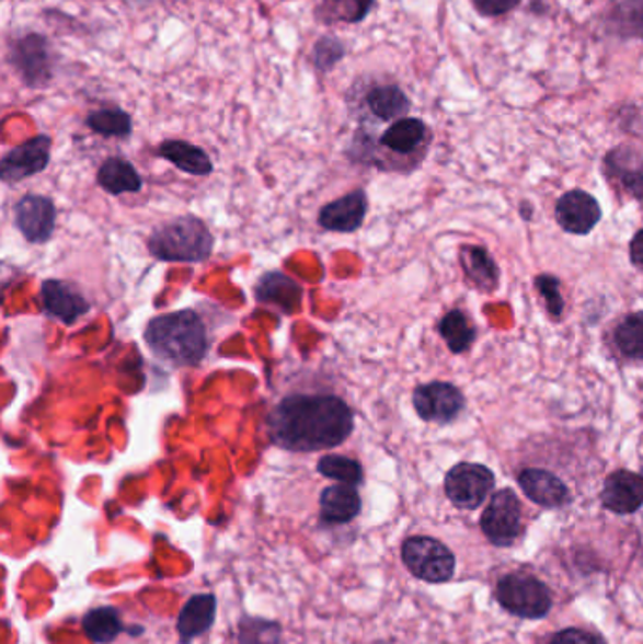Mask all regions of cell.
Instances as JSON below:
<instances>
[{
	"instance_id": "12",
	"label": "cell",
	"mask_w": 643,
	"mask_h": 644,
	"mask_svg": "<svg viewBox=\"0 0 643 644\" xmlns=\"http://www.w3.org/2000/svg\"><path fill=\"white\" fill-rule=\"evenodd\" d=\"M556 222L569 234L585 235L595 229L602 217V209L595 196L585 191H570L561 196L555 208Z\"/></svg>"
},
{
	"instance_id": "3",
	"label": "cell",
	"mask_w": 643,
	"mask_h": 644,
	"mask_svg": "<svg viewBox=\"0 0 643 644\" xmlns=\"http://www.w3.org/2000/svg\"><path fill=\"white\" fill-rule=\"evenodd\" d=\"M149 253L167 262H203L211 255L214 238L197 217H176L159 225L148 240Z\"/></svg>"
},
{
	"instance_id": "14",
	"label": "cell",
	"mask_w": 643,
	"mask_h": 644,
	"mask_svg": "<svg viewBox=\"0 0 643 644\" xmlns=\"http://www.w3.org/2000/svg\"><path fill=\"white\" fill-rule=\"evenodd\" d=\"M517 483L530 502L542 505L546 509H559L570 502L569 486L555 473L542 468L523 470L517 475Z\"/></svg>"
},
{
	"instance_id": "38",
	"label": "cell",
	"mask_w": 643,
	"mask_h": 644,
	"mask_svg": "<svg viewBox=\"0 0 643 644\" xmlns=\"http://www.w3.org/2000/svg\"><path fill=\"white\" fill-rule=\"evenodd\" d=\"M642 475H643V462H642Z\"/></svg>"
},
{
	"instance_id": "32",
	"label": "cell",
	"mask_w": 643,
	"mask_h": 644,
	"mask_svg": "<svg viewBox=\"0 0 643 644\" xmlns=\"http://www.w3.org/2000/svg\"><path fill=\"white\" fill-rule=\"evenodd\" d=\"M346 54L347 49L344 42L336 38V36H332V34H325V36H321V38L313 44V67H315V70L321 72V74H326V72H331L332 68L338 67L342 59L346 57Z\"/></svg>"
},
{
	"instance_id": "19",
	"label": "cell",
	"mask_w": 643,
	"mask_h": 644,
	"mask_svg": "<svg viewBox=\"0 0 643 644\" xmlns=\"http://www.w3.org/2000/svg\"><path fill=\"white\" fill-rule=\"evenodd\" d=\"M462 272L468 283L483 295H493L501 285V269L493 255L481 245H462L461 253Z\"/></svg>"
},
{
	"instance_id": "9",
	"label": "cell",
	"mask_w": 643,
	"mask_h": 644,
	"mask_svg": "<svg viewBox=\"0 0 643 644\" xmlns=\"http://www.w3.org/2000/svg\"><path fill=\"white\" fill-rule=\"evenodd\" d=\"M464 394L455 384L444 381L420 384L413 390V407L417 415L434 424L453 423L464 410Z\"/></svg>"
},
{
	"instance_id": "24",
	"label": "cell",
	"mask_w": 643,
	"mask_h": 644,
	"mask_svg": "<svg viewBox=\"0 0 643 644\" xmlns=\"http://www.w3.org/2000/svg\"><path fill=\"white\" fill-rule=\"evenodd\" d=\"M96 182L110 195H125V193H138L142 188V177L136 172L135 166L122 157H110L102 162Z\"/></svg>"
},
{
	"instance_id": "18",
	"label": "cell",
	"mask_w": 643,
	"mask_h": 644,
	"mask_svg": "<svg viewBox=\"0 0 643 644\" xmlns=\"http://www.w3.org/2000/svg\"><path fill=\"white\" fill-rule=\"evenodd\" d=\"M363 107H365L366 117H372L376 122L394 123L406 117L412 102L399 85L383 83L366 91L363 96Z\"/></svg>"
},
{
	"instance_id": "37",
	"label": "cell",
	"mask_w": 643,
	"mask_h": 644,
	"mask_svg": "<svg viewBox=\"0 0 643 644\" xmlns=\"http://www.w3.org/2000/svg\"><path fill=\"white\" fill-rule=\"evenodd\" d=\"M123 2H127L130 8H143L149 7V4L156 2V0H123Z\"/></svg>"
},
{
	"instance_id": "25",
	"label": "cell",
	"mask_w": 643,
	"mask_h": 644,
	"mask_svg": "<svg viewBox=\"0 0 643 644\" xmlns=\"http://www.w3.org/2000/svg\"><path fill=\"white\" fill-rule=\"evenodd\" d=\"M374 4L376 0H321L315 8V18L323 25H355L368 18Z\"/></svg>"
},
{
	"instance_id": "26",
	"label": "cell",
	"mask_w": 643,
	"mask_h": 644,
	"mask_svg": "<svg viewBox=\"0 0 643 644\" xmlns=\"http://www.w3.org/2000/svg\"><path fill=\"white\" fill-rule=\"evenodd\" d=\"M438 330H440L441 340L455 355L467 353L474 345L475 329L461 309H453L441 317Z\"/></svg>"
},
{
	"instance_id": "10",
	"label": "cell",
	"mask_w": 643,
	"mask_h": 644,
	"mask_svg": "<svg viewBox=\"0 0 643 644\" xmlns=\"http://www.w3.org/2000/svg\"><path fill=\"white\" fill-rule=\"evenodd\" d=\"M51 159V138L38 135L10 149L0 162V177L4 183H18L48 169Z\"/></svg>"
},
{
	"instance_id": "34",
	"label": "cell",
	"mask_w": 643,
	"mask_h": 644,
	"mask_svg": "<svg viewBox=\"0 0 643 644\" xmlns=\"http://www.w3.org/2000/svg\"><path fill=\"white\" fill-rule=\"evenodd\" d=\"M549 644H608L600 637L598 633H590V631L577 630V628H569V630L559 631L549 641Z\"/></svg>"
},
{
	"instance_id": "2",
	"label": "cell",
	"mask_w": 643,
	"mask_h": 644,
	"mask_svg": "<svg viewBox=\"0 0 643 644\" xmlns=\"http://www.w3.org/2000/svg\"><path fill=\"white\" fill-rule=\"evenodd\" d=\"M146 343L157 358L176 368L197 366L210 349L208 330L195 309L156 317L146 329Z\"/></svg>"
},
{
	"instance_id": "1",
	"label": "cell",
	"mask_w": 643,
	"mask_h": 644,
	"mask_svg": "<svg viewBox=\"0 0 643 644\" xmlns=\"http://www.w3.org/2000/svg\"><path fill=\"white\" fill-rule=\"evenodd\" d=\"M353 426L352 407L332 392H292L266 418L272 444L289 452L334 449L352 436Z\"/></svg>"
},
{
	"instance_id": "13",
	"label": "cell",
	"mask_w": 643,
	"mask_h": 644,
	"mask_svg": "<svg viewBox=\"0 0 643 644\" xmlns=\"http://www.w3.org/2000/svg\"><path fill=\"white\" fill-rule=\"evenodd\" d=\"M602 505L616 515H632L643 505V475L617 470L604 481Z\"/></svg>"
},
{
	"instance_id": "6",
	"label": "cell",
	"mask_w": 643,
	"mask_h": 644,
	"mask_svg": "<svg viewBox=\"0 0 643 644\" xmlns=\"http://www.w3.org/2000/svg\"><path fill=\"white\" fill-rule=\"evenodd\" d=\"M496 599L502 609L528 620L546 617L553 605L548 586L542 580L523 573H512L502 577L496 584Z\"/></svg>"
},
{
	"instance_id": "11",
	"label": "cell",
	"mask_w": 643,
	"mask_h": 644,
	"mask_svg": "<svg viewBox=\"0 0 643 644\" xmlns=\"http://www.w3.org/2000/svg\"><path fill=\"white\" fill-rule=\"evenodd\" d=\"M55 221H57V209L48 196L27 195L15 204V227L27 242H48L54 234Z\"/></svg>"
},
{
	"instance_id": "15",
	"label": "cell",
	"mask_w": 643,
	"mask_h": 644,
	"mask_svg": "<svg viewBox=\"0 0 643 644\" xmlns=\"http://www.w3.org/2000/svg\"><path fill=\"white\" fill-rule=\"evenodd\" d=\"M41 296L44 311L65 324H72L91 309L80 290L59 279H48L44 283Z\"/></svg>"
},
{
	"instance_id": "33",
	"label": "cell",
	"mask_w": 643,
	"mask_h": 644,
	"mask_svg": "<svg viewBox=\"0 0 643 644\" xmlns=\"http://www.w3.org/2000/svg\"><path fill=\"white\" fill-rule=\"evenodd\" d=\"M535 287L542 296L549 315L553 319H561L562 311H564V298L561 295V281L556 279V276L540 274L535 277Z\"/></svg>"
},
{
	"instance_id": "31",
	"label": "cell",
	"mask_w": 643,
	"mask_h": 644,
	"mask_svg": "<svg viewBox=\"0 0 643 644\" xmlns=\"http://www.w3.org/2000/svg\"><path fill=\"white\" fill-rule=\"evenodd\" d=\"M611 27L623 38H643V0H624L611 14Z\"/></svg>"
},
{
	"instance_id": "16",
	"label": "cell",
	"mask_w": 643,
	"mask_h": 644,
	"mask_svg": "<svg viewBox=\"0 0 643 644\" xmlns=\"http://www.w3.org/2000/svg\"><path fill=\"white\" fill-rule=\"evenodd\" d=\"M606 174L627 196L643 200V157L638 151L627 146L610 151L606 157Z\"/></svg>"
},
{
	"instance_id": "23",
	"label": "cell",
	"mask_w": 643,
	"mask_h": 644,
	"mask_svg": "<svg viewBox=\"0 0 643 644\" xmlns=\"http://www.w3.org/2000/svg\"><path fill=\"white\" fill-rule=\"evenodd\" d=\"M159 157L172 162L176 169L182 170L185 174L191 175H210L214 170L208 153L198 146H193L190 141L167 140L157 148Z\"/></svg>"
},
{
	"instance_id": "30",
	"label": "cell",
	"mask_w": 643,
	"mask_h": 644,
	"mask_svg": "<svg viewBox=\"0 0 643 644\" xmlns=\"http://www.w3.org/2000/svg\"><path fill=\"white\" fill-rule=\"evenodd\" d=\"M318 471L326 479L338 481L340 484H349V486H357L365 479L363 465L357 460L342 457V455H326V457L321 458L318 463Z\"/></svg>"
},
{
	"instance_id": "17",
	"label": "cell",
	"mask_w": 643,
	"mask_h": 644,
	"mask_svg": "<svg viewBox=\"0 0 643 644\" xmlns=\"http://www.w3.org/2000/svg\"><path fill=\"white\" fill-rule=\"evenodd\" d=\"M368 198L365 191H353L319 211V225L332 232H355L365 221Z\"/></svg>"
},
{
	"instance_id": "8",
	"label": "cell",
	"mask_w": 643,
	"mask_h": 644,
	"mask_svg": "<svg viewBox=\"0 0 643 644\" xmlns=\"http://www.w3.org/2000/svg\"><path fill=\"white\" fill-rule=\"evenodd\" d=\"M523 507L514 491L504 488L493 494L481 515V531L495 547H509L521 536Z\"/></svg>"
},
{
	"instance_id": "28",
	"label": "cell",
	"mask_w": 643,
	"mask_h": 644,
	"mask_svg": "<svg viewBox=\"0 0 643 644\" xmlns=\"http://www.w3.org/2000/svg\"><path fill=\"white\" fill-rule=\"evenodd\" d=\"M93 133L106 138H129L133 135V119L122 107H101L88 115L85 119Z\"/></svg>"
},
{
	"instance_id": "5",
	"label": "cell",
	"mask_w": 643,
	"mask_h": 644,
	"mask_svg": "<svg viewBox=\"0 0 643 644\" xmlns=\"http://www.w3.org/2000/svg\"><path fill=\"white\" fill-rule=\"evenodd\" d=\"M402 562L413 577L425 583H447L453 577V552L434 537L415 536L406 539L402 544Z\"/></svg>"
},
{
	"instance_id": "36",
	"label": "cell",
	"mask_w": 643,
	"mask_h": 644,
	"mask_svg": "<svg viewBox=\"0 0 643 644\" xmlns=\"http://www.w3.org/2000/svg\"><path fill=\"white\" fill-rule=\"evenodd\" d=\"M630 261L634 264V268L643 272V229L638 230L630 242Z\"/></svg>"
},
{
	"instance_id": "20",
	"label": "cell",
	"mask_w": 643,
	"mask_h": 644,
	"mask_svg": "<svg viewBox=\"0 0 643 644\" xmlns=\"http://www.w3.org/2000/svg\"><path fill=\"white\" fill-rule=\"evenodd\" d=\"M428 140V127L417 117H402L380 136V148L397 157H410Z\"/></svg>"
},
{
	"instance_id": "21",
	"label": "cell",
	"mask_w": 643,
	"mask_h": 644,
	"mask_svg": "<svg viewBox=\"0 0 643 644\" xmlns=\"http://www.w3.org/2000/svg\"><path fill=\"white\" fill-rule=\"evenodd\" d=\"M217 601L211 594H198L183 605L182 612L177 617V631L183 643L187 644L193 639L200 637L210 630L216 618Z\"/></svg>"
},
{
	"instance_id": "7",
	"label": "cell",
	"mask_w": 643,
	"mask_h": 644,
	"mask_svg": "<svg viewBox=\"0 0 643 644\" xmlns=\"http://www.w3.org/2000/svg\"><path fill=\"white\" fill-rule=\"evenodd\" d=\"M444 488L455 507L474 510L495 488V473L481 463H457L447 471Z\"/></svg>"
},
{
	"instance_id": "35",
	"label": "cell",
	"mask_w": 643,
	"mask_h": 644,
	"mask_svg": "<svg viewBox=\"0 0 643 644\" xmlns=\"http://www.w3.org/2000/svg\"><path fill=\"white\" fill-rule=\"evenodd\" d=\"M521 0H474V7L483 15L508 14Z\"/></svg>"
},
{
	"instance_id": "27",
	"label": "cell",
	"mask_w": 643,
	"mask_h": 644,
	"mask_svg": "<svg viewBox=\"0 0 643 644\" xmlns=\"http://www.w3.org/2000/svg\"><path fill=\"white\" fill-rule=\"evenodd\" d=\"M82 628L93 643L108 644L123 631L122 617L114 607H99L83 617Z\"/></svg>"
},
{
	"instance_id": "29",
	"label": "cell",
	"mask_w": 643,
	"mask_h": 644,
	"mask_svg": "<svg viewBox=\"0 0 643 644\" xmlns=\"http://www.w3.org/2000/svg\"><path fill=\"white\" fill-rule=\"evenodd\" d=\"M617 349L629 360L643 363V311L630 313L613 332Z\"/></svg>"
},
{
	"instance_id": "4",
	"label": "cell",
	"mask_w": 643,
	"mask_h": 644,
	"mask_svg": "<svg viewBox=\"0 0 643 644\" xmlns=\"http://www.w3.org/2000/svg\"><path fill=\"white\" fill-rule=\"evenodd\" d=\"M8 62L25 88H48L54 80V49L44 34L25 33L15 36L8 46Z\"/></svg>"
},
{
	"instance_id": "22",
	"label": "cell",
	"mask_w": 643,
	"mask_h": 644,
	"mask_svg": "<svg viewBox=\"0 0 643 644\" xmlns=\"http://www.w3.org/2000/svg\"><path fill=\"white\" fill-rule=\"evenodd\" d=\"M321 518L329 524H347L360 513V496L355 486L334 484L319 497Z\"/></svg>"
}]
</instances>
